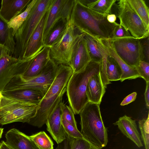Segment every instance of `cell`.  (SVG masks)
<instances>
[{"mask_svg":"<svg viewBox=\"0 0 149 149\" xmlns=\"http://www.w3.org/2000/svg\"><path fill=\"white\" fill-rule=\"evenodd\" d=\"M145 100L147 108H149V82H146V87L144 93Z\"/></svg>","mask_w":149,"mask_h":149,"instance_id":"f35d334b","label":"cell"},{"mask_svg":"<svg viewBox=\"0 0 149 149\" xmlns=\"http://www.w3.org/2000/svg\"><path fill=\"white\" fill-rule=\"evenodd\" d=\"M116 16L114 14H109L107 16V19L108 21L110 23L116 22Z\"/></svg>","mask_w":149,"mask_h":149,"instance_id":"ab89813d","label":"cell"},{"mask_svg":"<svg viewBox=\"0 0 149 149\" xmlns=\"http://www.w3.org/2000/svg\"><path fill=\"white\" fill-rule=\"evenodd\" d=\"M8 24L0 15V45L5 47L13 55L15 43L13 30L9 28Z\"/></svg>","mask_w":149,"mask_h":149,"instance_id":"603a6c76","label":"cell"},{"mask_svg":"<svg viewBox=\"0 0 149 149\" xmlns=\"http://www.w3.org/2000/svg\"><path fill=\"white\" fill-rule=\"evenodd\" d=\"M37 106L3 95L0 103V125L15 122L28 123L35 116Z\"/></svg>","mask_w":149,"mask_h":149,"instance_id":"ba28073f","label":"cell"},{"mask_svg":"<svg viewBox=\"0 0 149 149\" xmlns=\"http://www.w3.org/2000/svg\"><path fill=\"white\" fill-rule=\"evenodd\" d=\"M61 117L76 128L77 123L74 117V113L70 107L61 103Z\"/></svg>","mask_w":149,"mask_h":149,"instance_id":"836d02e7","label":"cell"},{"mask_svg":"<svg viewBox=\"0 0 149 149\" xmlns=\"http://www.w3.org/2000/svg\"><path fill=\"white\" fill-rule=\"evenodd\" d=\"M8 52L9 51L5 47L0 45V58L4 54Z\"/></svg>","mask_w":149,"mask_h":149,"instance_id":"b9f144b4","label":"cell"},{"mask_svg":"<svg viewBox=\"0 0 149 149\" xmlns=\"http://www.w3.org/2000/svg\"><path fill=\"white\" fill-rule=\"evenodd\" d=\"M69 20L60 19L54 25L47 35L44 42L45 46L52 47L63 36Z\"/></svg>","mask_w":149,"mask_h":149,"instance_id":"cb8c5ba5","label":"cell"},{"mask_svg":"<svg viewBox=\"0 0 149 149\" xmlns=\"http://www.w3.org/2000/svg\"><path fill=\"white\" fill-rule=\"evenodd\" d=\"M100 104L88 102L79 114L80 132L83 137L101 149L106 146L108 139L107 129L102 118Z\"/></svg>","mask_w":149,"mask_h":149,"instance_id":"277c9868","label":"cell"},{"mask_svg":"<svg viewBox=\"0 0 149 149\" xmlns=\"http://www.w3.org/2000/svg\"><path fill=\"white\" fill-rule=\"evenodd\" d=\"M5 96L38 105L45 93L40 90L25 89L2 92Z\"/></svg>","mask_w":149,"mask_h":149,"instance_id":"d6986e66","label":"cell"},{"mask_svg":"<svg viewBox=\"0 0 149 149\" xmlns=\"http://www.w3.org/2000/svg\"><path fill=\"white\" fill-rule=\"evenodd\" d=\"M108 55L113 58L117 62L122 71L120 79L121 82L126 79H132L141 78L136 67L130 66L123 61L117 54L109 39H101Z\"/></svg>","mask_w":149,"mask_h":149,"instance_id":"9a60e30c","label":"cell"},{"mask_svg":"<svg viewBox=\"0 0 149 149\" xmlns=\"http://www.w3.org/2000/svg\"><path fill=\"white\" fill-rule=\"evenodd\" d=\"M84 36V34L75 26L70 17L63 36L50 48V59L58 65L70 66L72 55Z\"/></svg>","mask_w":149,"mask_h":149,"instance_id":"8992f818","label":"cell"},{"mask_svg":"<svg viewBox=\"0 0 149 149\" xmlns=\"http://www.w3.org/2000/svg\"><path fill=\"white\" fill-rule=\"evenodd\" d=\"M62 125L66 134V137L71 139L83 138V137L77 128L75 127L61 118Z\"/></svg>","mask_w":149,"mask_h":149,"instance_id":"d6a6232c","label":"cell"},{"mask_svg":"<svg viewBox=\"0 0 149 149\" xmlns=\"http://www.w3.org/2000/svg\"><path fill=\"white\" fill-rule=\"evenodd\" d=\"M2 95H3V94H2V93L1 92H0V99L1 98Z\"/></svg>","mask_w":149,"mask_h":149,"instance_id":"ee69618b","label":"cell"},{"mask_svg":"<svg viewBox=\"0 0 149 149\" xmlns=\"http://www.w3.org/2000/svg\"><path fill=\"white\" fill-rule=\"evenodd\" d=\"M131 36L129 32L119 24L116 28L111 38H122Z\"/></svg>","mask_w":149,"mask_h":149,"instance_id":"8d00e7d4","label":"cell"},{"mask_svg":"<svg viewBox=\"0 0 149 149\" xmlns=\"http://www.w3.org/2000/svg\"><path fill=\"white\" fill-rule=\"evenodd\" d=\"M101 63L91 60L81 70L73 72L66 86L68 101L74 114H79L89 102L86 89L90 79L100 73Z\"/></svg>","mask_w":149,"mask_h":149,"instance_id":"3957f363","label":"cell"},{"mask_svg":"<svg viewBox=\"0 0 149 149\" xmlns=\"http://www.w3.org/2000/svg\"><path fill=\"white\" fill-rule=\"evenodd\" d=\"M106 70L109 81L120 80L122 75L120 68L116 61L108 55L107 58Z\"/></svg>","mask_w":149,"mask_h":149,"instance_id":"4316f807","label":"cell"},{"mask_svg":"<svg viewBox=\"0 0 149 149\" xmlns=\"http://www.w3.org/2000/svg\"><path fill=\"white\" fill-rule=\"evenodd\" d=\"M116 0H82V4L88 8L106 16L109 14Z\"/></svg>","mask_w":149,"mask_h":149,"instance_id":"d4e9b609","label":"cell"},{"mask_svg":"<svg viewBox=\"0 0 149 149\" xmlns=\"http://www.w3.org/2000/svg\"><path fill=\"white\" fill-rule=\"evenodd\" d=\"M141 136L146 149H149V114L148 117L143 118L139 121Z\"/></svg>","mask_w":149,"mask_h":149,"instance_id":"1f68e13d","label":"cell"},{"mask_svg":"<svg viewBox=\"0 0 149 149\" xmlns=\"http://www.w3.org/2000/svg\"><path fill=\"white\" fill-rule=\"evenodd\" d=\"M83 33V38L86 42L91 60L101 63L103 55L96 41L88 34Z\"/></svg>","mask_w":149,"mask_h":149,"instance_id":"f1b7e54d","label":"cell"},{"mask_svg":"<svg viewBox=\"0 0 149 149\" xmlns=\"http://www.w3.org/2000/svg\"><path fill=\"white\" fill-rule=\"evenodd\" d=\"M6 143L13 149H39L29 136L14 128L5 134Z\"/></svg>","mask_w":149,"mask_h":149,"instance_id":"4fadbf2b","label":"cell"},{"mask_svg":"<svg viewBox=\"0 0 149 149\" xmlns=\"http://www.w3.org/2000/svg\"><path fill=\"white\" fill-rule=\"evenodd\" d=\"M136 68L141 78L144 79L146 82H149V63L140 61Z\"/></svg>","mask_w":149,"mask_h":149,"instance_id":"d590c367","label":"cell"},{"mask_svg":"<svg viewBox=\"0 0 149 149\" xmlns=\"http://www.w3.org/2000/svg\"><path fill=\"white\" fill-rule=\"evenodd\" d=\"M106 15L97 13L74 0L70 17L75 26L81 33L93 38L109 39L119 24L109 22Z\"/></svg>","mask_w":149,"mask_h":149,"instance_id":"6da1fadb","label":"cell"},{"mask_svg":"<svg viewBox=\"0 0 149 149\" xmlns=\"http://www.w3.org/2000/svg\"><path fill=\"white\" fill-rule=\"evenodd\" d=\"M69 145V149H100L84 138L71 139L66 137Z\"/></svg>","mask_w":149,"mask_h":149,"instance_id":"4dcf8cb0","label":"cell"},{"mask_svg":"<svg viewBox=\"0 0 149 149\" xmlns=\"http://www.w3.org/2000/svg\"><path fill=\"white\" fill-rule=\"evenodd\" d=\"M146 26L149 29V9L143 0H128Z\"/></svg>","mask_w":149,"mask_h":149,"instance_id":"83f0119b","label":"cell"},{"mask_svg":"<svg viewBox=\"0 0 149 149\" xmlns=\"http://www.w3.org/2000/svg\"><path fill=\"white\" fill-rule=\"evenodd\" d=\"M141 61L149 63V36L142 39L141 40Z\"/></svg>","mask_w":149,"mask_h":149,"instance_id":"e575fe53","label":"cell"},{"mask_svg":"<svg viewBox=\"0 0 149 149\" xmlns=\"http://www.w3.org/2000/svg\"><path fill=\"white\" fill-rule=\"evenodd\" d=\"M39 149H53L54 143L50 138L44 131L29 136Z\"/></svg>","mask_w":149,"mask_h":149,"instance_id":"f546056e","label":"cell"},{"mask_svg":"<svg viewBox=\"0 0 149 149\" xmlns=\"http://www.w3.org/2000/svg\"><path fill=\"white\" fill-rule=\"evenodd\" d=\"M37 0H31L23 12L17 15L8 23V27L9 28L12 29L13 35L14 37L17 30L26 19Z\"/></svg>","mask_w":149,"mask_h":149,"instance_id":"484cf974","label":"cell"},{"mask_svg":"<svg viewBox=\"0 0 149 149\" xmlns=\"http://www.w3.org/2000/svg\"><path fill=\"white\" fill-rule=\"evenodd\" d=\"M89 102L100 104L105 92L100 73L93 76L89 80L86 89Z\"/></svg>","mask_w":149,"mask_h":149,"instance_id":"44dd1931","label":"cell"},{"mask_svg":"<svg viewBox=\"0 0 149 149\" xmlns=\"http://www.w3.org/2000/svg\"><path fill=\"white\" fill-rule=\"evenodd\" d=\"M141 40L132 36L109 39L120 58L129 65L134 67L141 61Z\"/></svg>","mask_w":149,"mask_h":149,"instance_id":"8fae6325","label":"cell"},{"mask_svg":"<svg viewBox=\"0 0 149 149\" xmlns=\"http://www.w3.org/2000/svg\"><path fill=\"white\" fill-rule=\"evenodd\" d=\"M50 47L45 46L31 61L26 70L22 75L26 78L33 77L40 74L50 59Z\"/></svg>","mask_w":149,"mask_h":149,"instance_id":"e0dca14e","label":"cell"},{"mask_svg":"<svg viewBox=\"0 0 149 149\" xmlns=\"http://www.w3.org/2000/svg\"><path fill=\"white\" fill-rule=\"evenodd\" d=\"M31 0H2L0 15L8 23L20 13Z\"/></svg>","mask_w":149,"mask_h":149,"instance_id":"ac0fdd59","label":"cell"},{"mask_svg":"<svg viewBox=\"0 0 149 149\" xmlns=\"http://www.w3.org/2000/svg\"><path fill=\"white\" fill-rule=\"evenodd\" d=\"M3 128H0V139L2 137V135L3 133Z\"/></svg>","mask_w":149,"mask_h":149,"instance_id":"7bdbcfd3","label":"cell"},{"mask_svg":"<svg viewBox=\"0 0 149 149\" xmlns=\"http://www.w3.org/2000/svg\"><path fill=\"white\" fill-rule=\"evenodd\" d=\"M137 93L134 92L126 96L120 104L121 106L127 105L133 102L136 97Z\"/></svg>","mask_w":149,"mask_h":149,"instance_id":"74e56055","label":"cell"},{"mask_svg":"<svg viewBox=\"0 0 149 149\" xmlns=\"http://www.w3.org/2000/svg\"><path fill=\"white\" fill-rule=\"evenodd\" d=\"M1 98H0V102H1Z\"/></svg>","mask_w":149,"mask_h":149,"instance_id":"f6af8a7d","label":"cell"},{"mask_svg":"<svg viewBox=\"0 0 149 149\" xmlns=\"http://www.w3.org/2000/svg\"><path fill=\"white\" fill-rule=\"evenodd\" d=\"M73 72L70 66L58 65L54 81L38 105L36 114L29 124L40 128L46 123L50 114L62 101L67 83Z\"/></svg>","mask_w":149,"mask_h":149,"instance_id":"7a4b0ae2","label":"cell"},{"mask_svg":"<svg viewBox=\"0 0 149 149\" xmlns=\"http://www.w3.org/2000/svg\"><path fill=\"white\" fill-rule=\"evenodd\" d=\"M40 51L22 59L14 57L9 52L2 56L0 58V92L2 93L14 77L22 75L32 60Z\"/></svg>","mask_w":149,"mask_h":149,"instance_id":"30bf717a","label":"cell"},{"mask_svg":"<svg viewBox=\"0 0 149 149\" xmlns=\"http://www.w3.org/2000/svg\"><path fill=\"white\" fill-rule=\"evenodd\" d=\"M91 61L86 42L83 38L72 55L70 66L73 72H77L84 68Z\"/></svg>","mask_w":149,"mask_h":149,"instance_id":"ffe728a7","label":"cell"},{"mask_svg":"<svg viewBox=\"0 0 149 149\" xmlns=\"http://www.w3.org/2000/svg\"><path fill=\"white\" fill-rule=\"evenodd\" d=\"M0 149H13L6 142L4 141H2L0 143Z\"/></svg>","mask_w":149,"mask_h":149,"instance_id":"60d3db41","label":"cell"},{"mask_svg":"<svg viewBox=\"0 0 149 149\" xmlns=\"http://www.w3.org/2000/svg\"><path fill=\"white\" fill-rule=\"evenodd\" d=\"M113 124L117 125L122 133L132 141L138 147L143 146L135 120L125 115L120 117Z\"/></svg>","mask_w":149,"mask_h":149,"instance_id":"2e32d148","label":"cell"},{"mask_svg":"<svg viewBox=\"0 0 149 149\" xmlns=\"http://www.w3.org/2000/svg\"><path fill=\"white\" fill-rule=\"evenodd\" d=\"M58 66L50 59L40 74L28 78L21 75L16 76L6 85L2 93L31 89L40 90L46 93L55 79Z\"/></svg>","mask_w":149,"mask_h":149,"instance_id":"52a82bcc","label":"cell"},{"mask_svg":"<svg viewBox=\"0 0 149 149\" xmlns=\"http://www.w3.org/2000/svg\"><path fill=\"white\" fill-rule=\"evenodd\" d=\"M53 0H37L26 20L14 36L15 46L12 55L23 58L32 34L41 18L48 9Z\"/></svg>","mask_w":149,"mask_h":149,"instance_id":"5b68a950","label":"cell"},{"mask_svg":"<svg viewBox=\"0 0 149 149\" xmlns=\"http://www.w3.org/2000/svg\"><path fill=\"white\" fill-rule=\"evenodd\" d=\"M117 6L120 24L132 36L139 39L149 36V29L144 24L128 0H118Z\"/></svg>","mask_w":149,"mask_h":149,"instance_id":"9c48e42d","label":"cell"},{"mask_svg":"<svg viewBox=\"0 0 149 149\" xmlns=\"http://www.w3.org/2000/svg\"><path fill=\"white\" fill-rule=\"evenodd\" d=\"M63 1L53 0L47 11V17L43 33V42L51 29L55 23L61 19V7Z\"/></svg>","mask_w":149,"mask_h":149,"instance_id":"7402d4cb","label":"cell"},{"mask_svg":"<svg viewBox=\"0 0 149 149\" xmlns=\"http://www.w3.org/2000/svg\"><path fill=\"white\" fill-rule=\"evenodd\" d=\"M61 102L50 114L45 123L47 130L58 144L62 142L66 138V134L61 123Z\"/></svg>","mask_w":149,"mask_h":149,"instance_id":"7c38bea8","label":"cell"},{"mask_svg":"<svg viewBox=\"0 0 149 149\" xmlns=\"http://www.w3.org/2000/svg\"><path fill=\"white\" fill-rule=\"evenodd\" d=\"M47 10L31 36L23 58L29 57L37 53L45 46L43 41V36Z\"/></svg>","mask_w":149,"mask_h":149,"instance_id":"5bb4252c","label":"cell"}]
</instances>
